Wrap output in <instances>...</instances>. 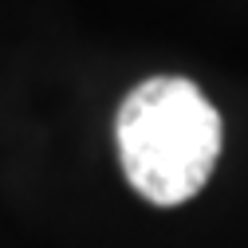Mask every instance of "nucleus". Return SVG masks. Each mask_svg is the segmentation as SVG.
<instances>
[{
  "mask_svg": "<svg viewBox=\"0 0 248 248\" xmlns=\"http://www.w3.org/2000/svg\"><path fill=\"white\" fill-rule=\"evenodd\" d=\"M114 142L138 197L150 205H181L213 177L221 158V114L193 79L154 75L122 99Z\"/></svg>",
  "mask_w": 248,
  "mask_h": 248,
  "instance_id": "obj_1",
  "label": "nucleus"
}]
</instances>
